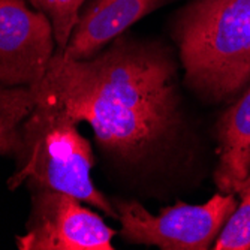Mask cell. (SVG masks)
Listing matches in <instances>:
<instances>
[{
    "instance_id": "1",
    "label": "cell",
    "mask_w": 250,
    "mask_h": 250,
    "mask_svg": "<svg viewBox=\"0 0 250 250\" xmlns=\"http://www.w3.org/2000/svg\"><path fill=\"white\" fill-rule=\"evenodd\" d=\"M36 101L62 108L74 122L92 126L104 150L140 159L175 127L178 95L169 56L154 43L120 35L87 60L56 51Z\"/></svg>"
},
{
    "instance_id": "2",
    "label": "cell",
    "mask_w": 250,
    "mask_h": 250,
    "mask_svg": "<svg viewBox=\"0 0 250 250\" xmlns=\"http://www.w3.org/2000/svg\"><path fill=\"white\" fill-rule=\"evenodd\" d=\"M188 83L214 99L250 78V0H192L174 22Z\"/></svg>"
},
{
    "instance_id": "3",
    "label": "cell",
    "mask_w": 250,
    "mask_h": 250,
    "mask_svg": "<svg viewBox=\"0 0 250 250\" xmlns=\"http://www.w3.org/2000/svg\"><path fill=\"white\" fill-rule=\"evenodd\" d=\"M57 105L36 101L35 109L21 126L17 171L8 180L11 190L22 183L69 193L109 217H119L108 198L92 181L95 156L90 143Z\"/></svg>"
},
{
    "instance_id": "4",
    "label": "cell",
    "mask_w": 250,
    "mask_h": 250,
    "mask_svg": "<svg viewBox=\"0 0 250 250\" xmlns=\"http://www.w3.org/2000/svg\"><path fill=\"white\" fill-rule=\"evenodd\" d=\"M120 235L135 244L167 250H206L237 208L234 193L214 195L202 206L177 202L153 216L136 201H117Z\"/></svg>"
},
{
    "instance_id": "5",
    "label": "cell",
    "mask_w": 250,
    "mask_h": 250,
    "mask_svg": "<svg viewBox=\"0 0 250 250\" xmlns=\"http://www.w3.org/2000/svg\"><path fill=\"white\" fill-rule=\"evenodd\" d=\"M32 213L26 234L17 237L20 250H112L114 229L83 201L48 188H29Z\"/></svg>"
},
{
    "instance_id": "6",
    "label": "cell",
    "mask_w": 250,
    "mask_h": 250,
    "mask_svg": "<svg viewBox=\"0 0 250 250\" xmlns=\"http://www.w3.org/2000/svg\"><path fill=\"white\" fill-rule=\"evenodd\" d=\"M57 45L50 18L26 0H0V84L38 87Z\"/></svg>"
},
{
    "instance_id": "7",
    "label": "cell",
    "mask_w": 250,
    "mask_h": 250,
    "mask_svg": "<svg viewBox=\"0 0 250 250\" xmlns=\"http://www.w3.org/2000/svg\"><path fill=\"white\" fill-rule=\"evenodd\" d=\"M164 0H87L80 12L63 57L87 60L123 35L136 21L157 9Z\"/></svg>"
},
{
    "instance_id": "8",
    "label": "cell",
    "mask_w": 250,
    "mask_h": 250,
    "mask_svg": "<svg viewBox=\"0 0 250 250\" xmlns=\"http://www.w3.org/2000/svg\"><path fill=\"white\" fill-rule=\"evenodd\" d=\"M220 162L214 172L222 193H238L250 174V88L219 125Z\"/></svg>"
},
{
    "instance_id": "9",
    "label": "cell",
    "mask_w": 250,
    "mask_h": 250,
    "mask_svg": "<svg viewBox=\"0 0 250 250\" xmlns=\"http://www.w3.org/2000/svg\"><path fill=\"white\" fill-rule=\"evenodd\" d=\"M36 106L33 87L0 84V154L17 156L21 147V126Z\"/></svg>"
},
{
    "instance_id": "10",
    "label": "cell",
    "mask_w": 250,
    "mask_h": 250,
    "mask_svg": "<svg viewBox=\"0 0 250 250\" xmlns=\"http://www.w3.org/2000/svg\"><path fill=\"white\" fill-rule=\"evenodd\" d=\"M85 2L87 0H29L32 8L50 18L57 51L66 48Z\"/></svg>"
},
{
    "instance_id": "11",
    "label": "cell",
    "mask_w": 250,
    "mask_h": 250,
    "mask_svg": "<svg viewBox=\"0 0 250 250\" xmlns=\"http://www.w3.org/2000/svg\"><path fill=\"white\" fill-rule=\"evenodd\" d=\"M216 250L250 249V192L243 195L240 207L228 217L214 243Z\"/></svg>"
},
{
    "instance_id": "12",
    "label": "cell",
    "mask_w": 250,
    "mask_h": 250,
    "mask_svg": "<svg viewBox=\"0 0 250 250\" xmlns=\"http://www.w3.org/2000/svg\"><path fill=\"white\" fill-rule=\"evenodd\" d=\"M249 192H250V174H249V177L244 180V183L241 185V188H240L238 193L244 195V193H249Z\"/></svg>"
}]
</instances>
